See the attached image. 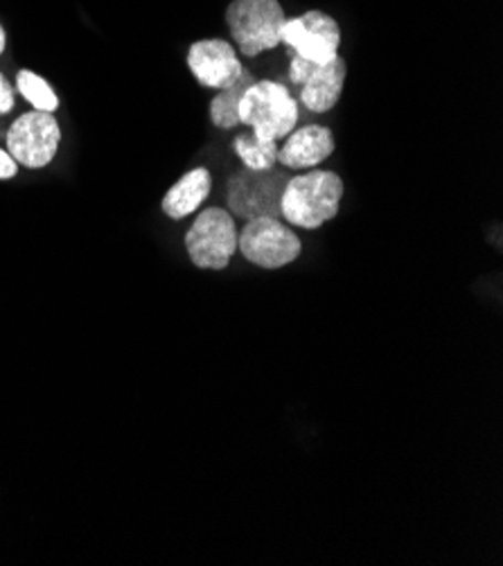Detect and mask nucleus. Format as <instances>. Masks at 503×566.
I'll list each match as a JSON object with an SVG mask.
<instances>
[{
  "mask_svg": "<svg viewBox=\"0 0 503 566\" xmlns=\"http://www.w3.org/2000/svg\"><path fill=\"white\" fill-rule=\"evenodd\" d=\"M346 184L329 169H305L292 177L281 199V219L305 231H316L339 214Z\"/></svg>",
  "mask_w": 503,
  "mask_h": 566,
  "instance_id": "f257e3e1",
  "label": "nucleus"
},
{
  "mask_svg": "<svg viewBox=\"0 0 503 566\" xmlns=\"http://www.w3.org/2000/svg\"><path fill=\"white\" fill-rule=\"evenodd\" d=\"M238 116L240 125L249 127L258 138L277 143L296 129L298 104L287 86L262 80L247 88Z\"/></svg>",
  "mask_w": 503,
  "mask_h": 566,
  "instance_id": "f03ea898",
  "label": "nucleus"
},
{
  "mask_svg": "<svg viewBox=\"0 0 503 566\" xmlns=\"http://www.w3.org/2000/svg\"><path fill=\"white\" fill-rule=\"evenodd\" d=\"M238 221L223 208H206L186 233V251L197 269L223 271L238 253Z\"/></svg>",
  "mask_w": 503,
  "mask_h": 566,
  "instance_id": "7ed1b4c3",
  "label": "nucleus"
},
{
  "mask_svg": "<svg viewBox=\"0 0 503 566\" xmlns=\"http://www.w3.org/2000/svg\"><path fill=\"white\" fill-rule=\"evenodd\" d=\"M287 17L277 0H233L227 10V25L244 56H258L281 45V30Z\"/></svg>",
  "mask_w": 503,
  "mask_h": 566,
  "instance_id": "20e7f679",
  "label": "nucleus"
},
{
  "mask_svg": "<svg viewBox=\"0 0 503 566\" xmlns=\"http://www.w3.org/2000/svg\"><path fill=\"white\" fill-rule=\"evenodd\" d=\"M238 251L247 262L273 271L294 264L303 253V244L283 219L260 217L247 221L238 233Z\"/></svg>",
  "mask_w": 503,
  "mask_h": 566,
  "instance_id": "39448f33",
  "label": "nucleus"
},
{
  "mask_svg": "<svg viewBox=\"0 0 503 566\" xmlns=\"http://www.w3.org/2000/svg\"><path fill=\"white\" fill-rule=\"evenodd\" d=\"M290 177L277 169H242L231 177L227 188V201L231 214L240 219L273 217L281 219V199Z\"/></svg>",
  "mask_w": 503,
  "mask_h": 566,
  "instance_id": "423d86ee",
  "label": "nucleus"
},
{
  "mask_svg": "<svg viewBox=\"0 0 503 566\" xmlns=\"http://www.w3.org/2000/svg\"><path fill=\"white\" fill-rule=\"evenodd\" d=\"M62 145V127L52 113L28 111L17 118L8 132L10 156L28 169H41L57 156Z\"/></svg>",
  "mask_w": 503,
  "mask_h": 566,
  "instance_id": "0eeeda50",
  "label": "nucleus"
},
{
  "mask_svg": "<svg viewBox=\"0 0 503 566\" xmlns=\"http://www.w3.org/2000/svg\"><path fill=\"white\" fill-rule=\"evenodd\" d=\"M281 43L287 45L292 54H298L307 62L327 64L334 56H339L342 28L329 14L312 10L303 17L285 21Z\"/></svg>",
  "mask_w": 503,
  "mask_h": 566,
  "instance_id": "6e6552de",
  "label": "nucleus"
},
{
  "mask_svg": "<svg viewBox=\"0 0 503 566\" xmlns=\"http://www.w3.org/2000/svg\"><path fill=\"white\" fill-rule=\"evenodd\" d=\"M188 69L201 86L214 91L231 86L244 73L238 50L223 39L192 43L188 50Z\"/></svg>",
  "mask_w": 503,
  "mask_h": 566,
  "instance_id": "1a4fd4ad",
  "label": "nucleus"
},
{
  "mask_svg": "<svg viewBox=\"0 0 503 566\" xmlns=\"http://www.w3.org/2000/svg\"><path fill=\"white\" fill-rule=\"evenodd\" d=\"M334 154V136L323 125L294 129L285 145L277 147V163L285 169H314Z\"/></svg>",
  "mask_w": 503,
  "mask_h": 566,
  "instance_id": "9d476101",
  "label": "nucleus"
},
{
  "mask_svg": "<svg viewBox=\"0 0 503 566\" xmlns=\"http://www.w3.org/2000/svg\"><path fill=\"white\" fill-rule=\"evenodd\" d=\"M348 77V64L344 56L314 69L310 80L301 86V102L314 113H327L342 99Z\"/></svg>",
  "mask_w": 503,
  "mask_h": 566,
  "instance_id": "9b49d317",
  "label": "nucleus"
},
{
  "mask_svg": "<svg viewBox=\"0 0 503 566\" xmlns=\"http://www.w3.org/2000/svg\"><path fill=\"white\" fill-rule=\"evenodd\" d=\"M210 188H212V177H210L208 169L206 167H195V169H190L188 175H184L170 190L165 192V197L160 201V208L167 217L175 219V221L186 219L203 206V201L210 195Z\"/></svg>",
  "mask_w": 503,
  "mask_h": 566,
  "instance_id": "f8f14e48",
  "label": "nucleus"
},
{
  "mask_svg": "<svg viewBox=\"0 0 503 566\" xmlns=\"http://www.w3.org/2000/svg\"><path fill=\"white\" fill-rule=\"evenodd\" d=\"M255 82V77L244 71L240 75L238 82H233L231 86L221 88L212 102H210V120L217 129H223V132H231L235 127H240V116H238V108H240V102L247 93V88Z\"/></svg>",
  "mask_w": 503,
  "mask_h": 566,
  "instance_id": "ddd939ff",
  "label": "nucleus"
},
{
  "mask_svg": "<svg viewBox=\"0 0 503 566\" xmlns=\"http://www.w3.org/2000/svg\"><path fill=\"white\" fill-rule=\"evenodd\" d=\"M233 151L244 163L247 169H273L277 163V143L262 140L253 132L240 134L233 140Z\"/></svg>",
  "mask_w": 503,
  "mask_h": 566,
  "instance_id": "4468645a",
  "label": "nucleus"
},
{
  "mask_svg": "<svg viewBox=\"0 0 503 566\" xmlns=\"http://www.w3.org/2000/svg\"><path fill=\"white\" fill-rule=\"evenodd\" d=\"M17 88L32 104L34 111L52 113V111L60 108L57 93H54V88L41 75H36L34 71H28V69L19 71L17 73Z\"/></svg>",
  "mask_w": 503,
  "mask_h": 566,
  "instance_id": "2eb2a0df",
  "label": "nucleus"
},
{
  "mask_svg": "<svg viewBox=\"0 0 503 566\" xmlns=\"http://www.w3.org/2000/svg\"><path fill=\"white\" fill-rule=\"evenodd\" d=\"M316 66H321V64L307 62V60H303V56L292 54V62H290V80H292L294 84L303 86V84L310 80V75L314 73Z\"/></svg>",
  "mask_w": 503,
  "mask_h": 566,
  "instance_id": "dca6fc26",
  "label": "nucleus"
},
{
  "mask_svg": "<svg viewBox=\"0 0 503 566\" xmlns=\"http://www.w3.org/2000/svg\"><path fill=\"white\" fill-rule=\"evenodd\" d=\"M14 104H17V91L12 88L8 77L0 73V116H8V113L14 108Z\"/></svg>",
  "mask_w": 503,
  "mask_h": 566,
  "instance_id": "f3484780",
  "label": "nucleus"
},
{
  "mask_svg": "<svg viewBox=\"0 0 503 566\" xmlns=\"http://www.w3.org/2000/svg\"><path fill=\"white\" fill-rule=\"evenodd\" d=\"M19 172V163L10 156L8 149H0V181H10Z\"/></svg>",
  "mask_w": 503,
  "mask_h": 566,
  "instance_id": "a211bd4d",
  "label": "nucleus"
},
{
  "mask_svg": "<svg viewBox=\"0 0 503 566\" xmlns=\"http://www.w3.org/2000/svg\"><path fill=\"white\" fill-rule=\"evenodd\" d=\"M6 45H8V36H6V30H3V25H0V54L6 52Z\"/></svg>",
  "mask_w": 503,
  "mask_h": 566,
  "instance_id": "6ab92c4d",
  "label": "nucleus"
}]
</instances>
